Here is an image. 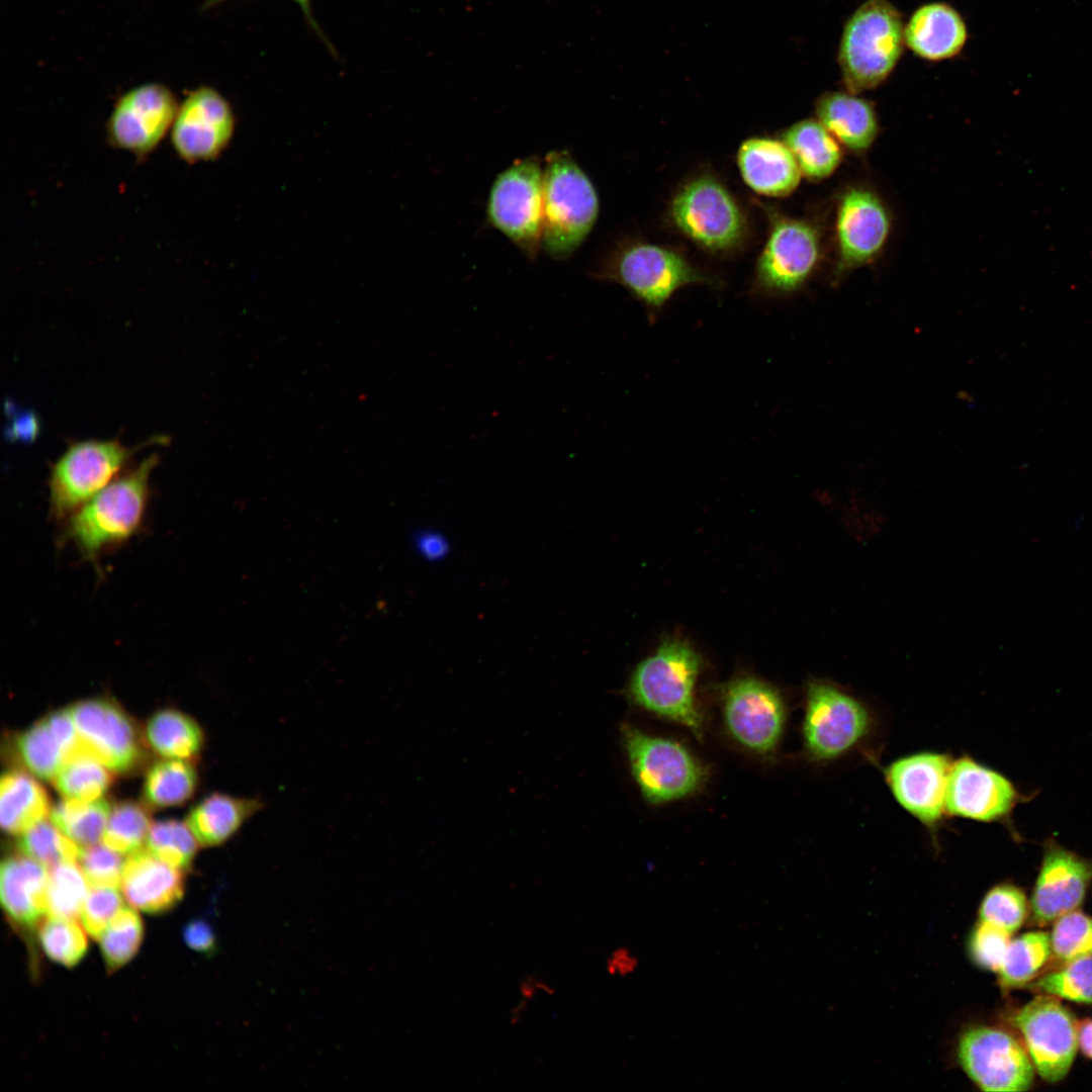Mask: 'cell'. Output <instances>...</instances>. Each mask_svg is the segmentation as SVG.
I'll use <instances>...</instances> for the list:
<instances>
[{
	"label": "cell",
	"mask_w": 1092,
	"mask_h": 1092,
	"mask_svg": "<svg viewBox=\"0 0 1092 1092\" xmlns=\"http://www.w3.org/2000/svg\"><path fill=\"white\" fill-rule=\"evenodd\" d=\"M415 544L421 555L429 560L444 558L449 545L442 534L433 531H423L416 535Z\"/></svg>",
	"instance_id": "681fc988"
},
{
	"label": "cell",
	"mask_w": 1092,
	"mask_h": 1092,
	"mask_svg": "<svg viewBox=\"0 0 1092 1092\" xmlns=\"http://www.w3.org/2000/svg\"><path fill=\"white\" fill-rule=\"evenodd\" d=\"M1010 935L1002 928L980 920L968 940L972 962L983 970L998 972L1009 945Z\"/></svg>",
	"instance_id": "bcb514c9"
},
{
	"label": "cell",
	"mask_w": 1092,
	"mask_h": 1092,
	"mask_svg": "<svg viewBox=\"0 0 1092 1092\" xmlns=\"http://www.w3.org/2000/svg\"><path fill=\"white\" fill-rule=\"evenodd\" d=\"M957 1056L964 1072L983 1091H1026L1033 1083L1030 1058L1004 1030L988 1026L965 1030L958 1041Z\"/></svg>",
	"instance_id": "4fadbf2b"
},
{
	"label": "cell",
	"mask_w": 1092,
	"mask_h": 1092,
	"mask_svg": "<svg viewBox=\"0 0 1092 1092\" xmlns=\"http://www.w3.org/2000/svg\"><path fill=\"white\" fill-rule=\"evenodd\" d=\"M1026 799L1004 775L972 756L953 759L946 790L948 817L1005 824Z\"/></svg>",
	"instance_id": "d6986e66"
},
{
	"label": "cell",
	"mask_w": 1092,
	"mask_h": 1092,
	"mask_svg": "<svg viewBox=\"0 0 1092 1092\" xmlns=\"http://www.w3.org/2000/svg\"><path fill=\"white\" fill-rule=\"evenodd\" d=\"M123 896L115 887L90 886L81 910L80 919L87 933L98 939L109 923L124 907Z\"/></svg>",
	"instance_id": "7dc6e473"
},
{
	"label": "cell",
	"mask_w": 1092,
	"mask_h": 1092,
	"mask_svg": "<svg viewBox=\"0 0 1092 1092\" xmlns=\"http://www.w3.org/2000/svg\"><path fill=\"white\" fill-rule=\"evenodd\" d=\"M196 770L189 760L172 758L154 763L147 772L144 798L148 805L166 808L181 805L194 793Z\"/></svg>",
	"instance_id": "1f68e13d"
},
{
	"label": "cell",
	"mask_w": 1092,
	"mask_h": 1092,
	"mask_svg": "<svg viewBox=\"0 0 1092 1092\" xmlns=\"http://www.w3.org/2000/svg\"><path fill=\"white\" fill-rule=\"evenodd\" d=\"M600 212L589 177L566 150L549 152L543 161L542 250L566 260L588 237Z\"/></svg>",
	"instance_id": "3957f363"
},
{
	"label": "cell",
	"mask_w": 1092,
	"mask_h": 1092,
	"mask_svg": "<svg viewBox=\"0 0 1092 1092\" xmlns=\"http://www.w3.org/2000/svg\"><path fill=\"white\" fill-rule=\"evenodd\" d=\"M1092 880V860L1050 838L1043 844L1041 867L1030 900L1031 919L1045 925L1076 910Z\"/></svg>",
	"instance_id": "44dd1931"
},
{
	"label": "cell",
	"mask_w": 1092,
	"mask_h": 1092,
	"mask_svg": "<svg viewBox=\"0 0 1092 1092\" xmlns=\"http://www.w3.org/2000/svg\"><path fill=\"white\" fill-rule=\"evenodd\" d=\"M49 869L22 854L3 858L0 869V900L9 922L30 929L48 916Z\"/></svg>",
	"instance_id": "603a6c76"
},
{
	"label": "cell",
	"mask_w": 1092,
	"mask_h": 1092,
	"mask_svg": "<svg viewBox=\"0 0 1092 1092\" xmlns=\"http://www.w3.org/2000/svg\"><path fill=\"white\" fill-rule=\"evenodd\" d=\"M183 939L192 950L210 956L217 948L216 935L210 923L203 919H193L183 929Z\"/></svg>",
	"instance_id": "c3c4849f"
},
{
	"label": "cell",
	"mask_w": 1092,
	"mask_h": 1092,
	"mask_svg": "<svg viewBox=\"0 0 1092 1092\" xmlns=\"http://www.w3.org/2000/svg\"><path fill=\"white\" fill-rule=\"evenodd\" d=\"M702 667L700 654L685 640L668 638L634 668L627 695L637 706L703 734V716L695 700Z\"/></svg>",
	"instance_id": "277c9868"
},
{
	"label": "cell",
	"mask_w": 1092,
	"mask_h": 1092,
	"mask_svg": "<svg viewBox=\"0 0 1092 1092\" xmlns=\"http://www.w3.org/2000/svg\"><path fill=\"white\" fill-rule=\"evenodd\" d=\"M722 709L726 728L739 744L759 754L776 749L787 718L778 690L753 676L737 677L722 688Z\"/></svg>",
	"instance_id": "2e32d148"
},
{
	"label": "cell",
	"mask_w": 1092,
	"mask_h": 1092,
	"mask_svg": "<svg viewBox=\"0 0 1092 1092\" xmlns=\"http://www.w3.org/2000/svg\"><path fill=\"white\" fill-rule=\"evenodd\" d=\"M37 927L40 947L52 962L74 968L86 956L87 931L77 920L47 916Z\"/></svg>",
	"instance_id": "74e56055"
},
{
	"label": "cell",
	"mask_w": 1092,
	"mask_h": 1092,
	"mask_svg": "<svg viewBox=\"0 0 1092 1092\" xmlns=\"http://www.w3.org/2000/svg\"><path fill=\"white\" fill-rule=\"evenodd\" d=\"M235 128L236 116L228 99L213 87L201 85L179 104L171 144L186 163L208 162L226 149Z\"/></svg>",
	"instance_id": "ac0fdd59"
},
{
	"label": "cell",
	"mask_w": 1092,
	"mask_h": 1092,
	"mask_svg": "<svg viewBox=\"0 0 1092 1092\" xmlns=\"http://www.w3.org/2000/svg\"><path fill=\"white\" fill-rule=\"evenodd\" d=\"M1029 1058L1041 1079L1050 1083L1069 1073L1078 1049V1023L1056 996L1042 994L1012 1017Z\"/></svg>",
	"instance_id": "5bb4252c"
},
{
	"label": "cell",
	"mask_w": 1092,
	"mask_h": 1092,
	"mask_svg": "<svg viewBox=\"0 0 1092 1092\" xmlns=\"http://www.w3.org/2000/svg\"><path fill=\"white\" fill-rule=\"evenodd\" d=\"M781 140L795 157L802 176L809 180L830 177L842 162V146L817 118L793 123L782 132Z\"/></svg>",
	"instance_id": "83f0119b"
},
{
	"label": "cell",
	"mask_w": 1092,
	"mask_h": 1092,
	"mask_svg": "<svg viewBox=\"0 0 1092 1092\" xmlns=\"http://www.w3.org/2000/svg\"><path fill=\"white\" fill-rule=\"evenodd\" d=\"M519 992L522 999L531 1001L539 992L551 994V986L543 980L534 976H527L520 984Z\"/></svg>",
	"instance_id": "816d5d0a"
},
{
	"label": "cell",
	"mask_w": 1092,
	"mask_h": 1092,
	"mask_svg": "<svg viewBox=\"0 0 1092 1092\" xmlns=\"http://www.w3.org/2000/svg\"><path fill=\"white\" fill-rule=\"evenodd\" d=\"M89 886L77 861H62L51 867L47 887L48 916L77 920Z\"/></svg>",
	"instance_id": "d590c367"
},
{
	"label": "cell",
	"mask_w": 1092,
	"mask_h": 1092,
	"mask_svg": "<svg viewBox=\"0 0 1092 1092\" xmlns=\"http://www.w3.org/2000/svg\"><path fill=\"white\" fill-rule=\"evenodd\" d=\"M1054 957L1061 963L1092 956V918L1071 911L1055 920L1051 934Z\"/></svg>",
	"instance_id": "ee69618b"
},
{
	"label": "cell",
	"mask_w": 1092,
	"mask_h": 1092,
	"mask_svg": "<svg viewBox=\"0 0 1092 1092\" xmlns=\"http://www.w3.org/2000/svg\"><path fill=\"white\" fill-rule=\"evenodd\" d=\"M146 740L162 756L193 760L202 749L204 734L191 717L177 710L165 709L149 719Z\"/></svg>",
	"instance_id": "f546056e"
},
{
	"label": "cell",
	"mask_w": 1092,
	"mask_h": 1092,
	"mask_svg": "<svg viewBox=\"0 0 1092 1092\" xmlns=\"http://www.w3.org/2000/svg\"><path fill=\"white\" fill-rule=\"evenodd\" d=\"M1052 954L1051 937L1043 931H1031L1010 940L998 970L1003 988L1026 986Z\"/></svg>",
	"instance_id": "d6a6232c"
},
{
	"label": "cell",
	"mask_w": 1092,
	"mask_h": 1092,
	"mask_svg": "<svg viewBox=\"0 0 1092 1092\" xmlns=\"http://www.w3.org/2000/svg\"><path fill=\"white\" fill-rule=\"evenodd\" d=\"M104 766L89 753L81 751L66 760L52 781L64 798L92 802L99 799L112 782L110 769Z\"/></svg>",
	"instance_id": "836d02e7"
},
{
	"label": "cell",
	"mask_w": 1092,
	"mask_h": 1092,
	"mask_svg": "<svg viewBox=\"0 0 1092 1092\" xmlns=\"http://www.w3.org/2000/svg\"><path fill=\"white\" fill-rule=\"evenodd\" d=\"M77 862L90 886L117 888L120 885L124 861L119 852L105 844L81 847Z\"/></svg>",
	"instance_id": "f6af8a7d"
},
{
	"label": "cell",
	"mask_w": 1092,
	"mask_h": 1092,
	"mask_svg": "<svg viewBox=\"0 0 1092 1092\" xmlns=\"http://www.w3.org/2000/svg\"><path fill=\"white\" fill-rule=\"evenodd\" d=\"M953 758L948 753L920 751L899 757L882 769L897 803L936 840L948 817L946 790Z\"/></svg>",
	"instance_id": "9a60e30c"
},
{
	"label": "cell",
	"mask_w": 1092,
	"mask_h": 1092,
	"mask_svg": "<svg viewBox=\"0 0 1092 1092\" xmlns=\"http://www.w3.org/2000/svg\"><path fill=\"white\" fill-rule=\"evenodd\" d=\"M903 16L889 0H866L842 28L837 63L847 91L859 94L883 84L904 48Z\"/></svg>",
	"instance_id": "7a4b0ae2"
},
{
	"label": "cell",
	"mask_w": 1092,
	"mask_h": 1092,
	"mask_svg": "<svg viewBox=\"0 0 1092 1092\" xmlns=\"http://www.w3.org/2000/svg\"><path fill=\"white\" fill-rule=\"evenodd\" d=\"M17 755L36 778L53 780L67 760V754L46 720L34 723L15 737Z\"/></svg>",
	"instance_id": "e575fe53"
},
{
	"label": "cell",
	"mask_w": 1092,
	"mask_h": 1092,
	"mask_svg": "<svg viewBox=\"0 0 1092 1092\" xmlns=\"http://www.w3.org/2000/svg\"><path fill=\"white\" fill-rule=\"evenodd\" d=\"M158 463L159 456L150 455L65 521L67 541L72 542L84 558L96 561L138 533L150 499L151 475Z\"/></svg>",
	"instance_id": "6da1fadb"
},
{
	"label": "cell",
	"mask_w": 1092,
	"mask_h": 1092,
	"mask_svg": "<svg viewBox=\"0 0 1092 1092\" xmlns=\"http://www.w3.org/2000/svg\"><path fill=\"white\" fill-rule=\"evenodd\" d=\"M892 226L890 208L876 190L860 184L845 187L834 208V282L875 262L889 242Z\"/></svg>",
	"instance_id": "30bf717a"
},
{
	"label": "cell",
	"mask_w": 1092,
	"mask_h": 1092,
	"mask_svg": "<svg viewBox=\"0 0 1092 1092\" xmlns=\"http://www.w3.org/2000/svg\"><path fill=\"white\" fill-rule=\"evenodd\" d=\"M179 104L171 89L144 83L118 97L106 123L112 147L138 158L151 154L171 130Z\"/></svg>",
	"instance_id": "e0dca14e"
},
{
	"label": "cell",
	"mask_w": 1092,
	"mask_h": 1092,
	"mask_svg": "<svg viewBox=\"0 0 1092 1092\" xmlns=\"http://www.w3.org/2000/svg\"><path fill=\"white\" fill-rule=\"evenodd\" d=\"M1026 916L1027 900L1024 892L1009 883L990 889L979 909L981 921L994 924L1010 934L1022 926Z\"/></svg>",
	"instance_id": "7bdbcfd3"
},
{
	"label": "cell",
	"mask_w": 1092,
	"mask_h": 1092,
	"mask_svg": "<svg viewBox=\"0 0 1092 1092\" xmlns=\"http://www.w3.org/2000/svg\"><path fill=\"white\" fill-rule=\"evenodd\" d=\"M638 967L637 958L626 947H618L607 959L606 968L610 975L625 977Z\"/></svg>",
	"instance_id": "f907efd6"
},
{
	"label": "cell",
	"mask_w": 1092,
	"mask_h": 1092,
	"mask_svg": "<svg viewBox=\"0 0 1092 1092\" xmlns=\"http://www.w3.org/2000/svg\"><path fill=\"white\" fill-rule=\"evenodd\" d=\"M767 240L757 259L755 285L766 294L798 290L816 271L823 258V238L818 224L774 213Z\"/></svg>",
	"instance_id": "7c38bea8"
},
{
	"label": "cell",
	"mask_w": 1092,
	"mask_h": 1092,
	"mask_svg": "<svg viewBox=\"0 0 1092 1092\" xmlns=\"http://www.w3.org/2000/svg\"><path fill=\"white\" fill-rule=\"evenodd\" d=\"M146 842L150 852L182 871L191 866L199 845L187 824L173 819L153 823Z\"/></svg>",
	"instance_id": "60d3db41"
},
{
	"label": "cell",
	"mask_w": 1092,
	"mask_h": 1092,
	"mask_svg": "<svg viewBox=\"0 0 1092 1092\" xmlns=\"http://www.w3.org/2000/svg\"><path fill=\"white\" fill-rule=\"evenodd\" d=\"M737 166L746 185L766 196L784 197L799 185L802 173L782 140L750 138L737 151Z\"/></svg>",
	"instance_id": "d4e9b609"
},
{
	"label": "cell",
	"mask_w": 1092,
	"mask_h": 1092,
	"mask_svg": "<svg viewBox=\"0 0 1092 1092\" xmlns=\"http://www.w3.org/2000/svg\"><path fill=\"white\" fill-rule=\"evenodd\" d=\"M144 934L145 926L138 910L123 907L97 939L106 970L115 972L129 963L138 953Z\"/></svg>",
	"instance_id": "8d00e7d4"
},
{
	"label": "cell",
	"mask_w": 1092,
	"mask_h": 1092,
	"mask_svg": "<svg viewBox=\"0 0 1092 1092\" xmlns=\"http://www.w3.org/2000/svg\"><path fill=\"white\" fill-rule=\"evenodd\" d=\"M51 813L44 789L28 775L10 770L0 783V822L4 832L20 835Z\"/></svg>",
	"instance_id": "f1b7e54d"
},
{
	"label": "cell",
	"mask_w": 1092,
	"mask_h": 1092,
	"mask_svg": "<svg viewBox=\"0 0 1092 1092\" xmlns=\"http://www.w3.org/2000/svg\"><path fill=\"white\" fill-rule=\"evenodd\" d=\"M488 223L528 259L542 250L543 162L517 159L494 178L485 206Z\"/></svg>",
	"instance_id": "52a82bcc"
},
{
	"label": "cell",
	"mask_w": 1092,
	"mask_h": 1092,
	"mask_svg": "<svg viewBox=\"0 0 1092 1092\" xmlns=\"http://www.w3.org/2000/svg\"><path fill=\"white\" fill-rule=\"evenodd\" d=\"M1026 986L1041 994L1092 1004V956L1069 962L1061 970L1044 975Z\"/></svg>",
	"instance_id": "b9f144b4"
},
{
	"label": "cell",
	"mask_w": 1092,
	"mask_h": 1092,
	"mask_svg": "<svg viewBox=\"0 0 1092 1092\" xmlns=\"http://www.w3.org/2000/svg\"><path fill=\"white\" fill-rule=\"evenodd\" d=\"M1078 1045L1086 1057L1092 1059V1019L1078 1025Z\"/></svg>",
	"instance_id": "db71d44e"
},
{
	"label": "cell",
	"mask_w": 1092,
	"mask_h": 1092,
	"mask_svg": "<svg viewBox=\"0 0 1092 1092\" xmlns=\"http://www.w3.org/2000/svg\"><path fill=\"white\" fill-rule=\"evenodd\" d=\"M968 36L965 19L945 2L919 6L904 26L905 47L916 57L929 62L957 57L964 50Z\"/></svg>",
	"instance_id": "cb8c5ba5"
},
{
	"label": "cell",
	"mask_w": 1092,
	"mask_h": 1092,
	"mask_svg": "<svg viewBox=\"0 0 1092 1092\" xmlns=\"http://www.w3.org/2000/svg\"><path fill=\"white\" fill-rule=\"evenodd\" d=\"M594 275L622 285L656 315L671 296L691 284H715L680 253L656 244L620 245L603 260Z\"/></svg>",
	"instance_id": "8992f818"
},
{
	"label": "cell",
	"mask_w": 1092,
	"mask_h": 1092,
	"mask_svg": "<svg viewBox=\"0 0 1092 1092\" xmlns=\"http://www.w3.org/2000/svg\"><path fill=\"white\" fill-rule=\"evenodd\" d=\"M877 728L873 710L861 699L829 679L808 680L802 734L812 760L844 758L869 744Z\"/></svg>",
	"instance_id": "5b68a950"
},
{
	"label": "cell",
	"mask_w": 1092,
	"mask_h": 1092,
	"mask_svg": "<svg viewBox=\"0 0 1092 1092\" xmlns=\"http://www.w3.org/2000/svg\"><path fill=\"white\" fill-rule=\"evenodd\" d=\"M668 213L681 235L711 252L737 248L747 231L745 215L734 196L711 175L698 176L681 185Z\"/></svg>",
	"instance_id": "9c48e42d"
},
{
	"label": "cell",
	"mask_w": 1092,
	"mask_h": 1092,
	"mask_svg": "<svg viewBox=\"0 0 1092 1092\" xmlns=\"http://www.w3.org/2000/svg\"><path fill=\"white\" fill-rule=\"evenodd\" d=\"M82 749L115 772H127L142 758L140 736L119 705L93 698L69 707Z\"/></svg>",
	"instance_id": "ffe728a7"
},
{
	"label": "cell",
	"mask_w": 1092,
	"mask_h": 1092,
	"mask_svg": "<svg viewBox=\"0 0 1092 1092\" xmlns=\"http://www.w3.org/2000/svg\"><path fill=\"white\" fill-rule=\"evenodd\" d=\"M148 809L133 801L115 804L110 811L102 843L119 853L140 850L151 828Z\"/></svg>",
	"instance_id": "f35d334b"
},
{
	"label": "cell",
	"mask_w": 1092,
	"mask_h": 1092,
	"mask_svg": "<svg viewBox=\"0 0 1092 1092\" xmlns=\"http://www.w3.org/2000/svg\"><path fill=\"white\" fill-rule=\"evenodd\" d=\"M16 847L48 869L62 861H77L81 846L67 837L53 822L38 821L22 834Z\"/></svg>",
	"instance_id": "ab89813d"
},
{
	"label": "cell",
	"mask_w": 1092,
	"mask_h": 1092,
	"mask_svg": "<svg viewBox=\"0 0 1092 1092\" xmlns=\"http://www.w3.org/2000/svg\"><path fill=\"white\" fill-rule=\"evenodd\" d=\"M263 807V801L257 797L213 793L190 811L186 824L200 846H217L232 838Z\"/></svg>",
	"instance_id": "4316f807"
},
{
	"label": "cell",
	"mask_w": 1092,
	"mask_h": 1092,
	"mask_svg": "<svg viewBox=\"0 0 1092 1092\" xmlns=\"http://www.w3.org/2000/svg\"><path fill=\"white\" fill-rule=\"evenodd\" d=\"M140 448L127 447L118 439H88L70 444L51 468V517L66 521L118 478Z\"/></svg>",
	"instance_id": "ba28073f"
},
{
	"label": "cell",
	"mask_w": 1092,
	"mask_h": 1092,
	"mask_svg": "<svg viewBox=\"0 0 1092 1092\" xmlns=\"http://www.w3.org/2000/svg\"><path fill=\"white\" fill-rule=\"evenodd\" d=\"M631 771L644 798L660 804L697 791L706 770L680 743L647 735L630 724L621 727Z\"/></svg>",
	"instance_id": "8fae6325"
},
{
	"label": "cell",
	"mask_w": 1092,
	"mask_h": 1092,
	"mask_svg": "<svg viewBox=\"0 0 1092 1092\" xmlns=\"http://www.w3.org/2000/svg\"><path fill=\"white\" fill-rule=\"evenodd\" d=\"M120 888L123 898L135 910L148 914L169 911L182 899L184 877L177 869L152 852L136 850L124 861Z\"/></svg>",
	"instance_id": "7402d4cb"
},
{
	"label": "cell",
	"mask_w": 1092,
	"mask_h": 1092,
	"mask_svg": "<svg viewBox=\"0 0 1092 1092\" xmlns=\"http://www.w3.org/2000/svg\"><path fill=\"white\" fill-rule=\"evenodd\" d=\"M816 118L842 148L859 155L875 143L880 123L874 104L850 91H826L815 102Z\"/></svg>",
	"instance_id": "484cf974"
},
{
	"label": "cell",
	"mask_w": 1092,
	"mask_h": 1092,
	"mask_svg": "<svg viewBox=\"0 0 1092 1092\" xmlns=\"http://www.w3.org/2000/svg\"><path fill=\"white\" fill-rule=\"evenodd\" d=\"M110 811L103 798L92 802L64 798L51 809L50 818L67 837L85 847L102 838Z\"/></svg>",
	"instance_id": "4dcf8cb0"
},
{
	"label": "cell",
	"mask_w": 1092,
	"mask_h": 1092,
	"mask_svg": "<svg viewBox=\"0 0 1092 1092\" xmlns=\"http://www.w3.org/2000/svg\"><path fill=\"white\" fill-rule=\"evenodd\" d=\"M225 1H228V0H207L206 3L204 4V8L213 7V6L217 5V4H220V3L225 2ZM292 1H294L300 7V9H301L302 13L304 14L306 20L308 21L309 25L315 30V32L323 39H325L326 43L331 48V44L329 43V41L325 37L324 33L322 32L318 24L316 23L313 15H312L311 4H310L311 1L310 0H292Z\"/></svg>",
	"instance_id": "f5cc1de1"
}]
</instances>
